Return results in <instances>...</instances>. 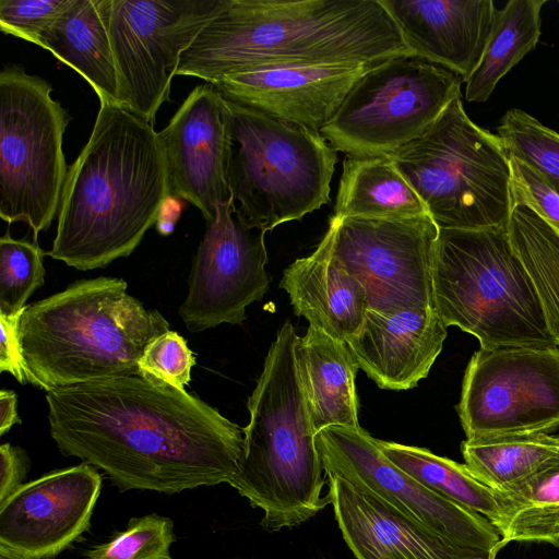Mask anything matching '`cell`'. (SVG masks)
I'll return each mask as SVG.
<instances>
[{"mask_svg":"<svg viewBox=\"0 0 559 559\" xmlns=\"http://www.w3.org/2000/svg\"><path fill=\"white\" fill-rule=\"evenodd\" d=\"M323 471L459 546L499 552L497 527L484 515L425 487L385 457L378 439L359 427L331 426L316 435Z\"/></svg>","mask_w":559,"mask_h":559,"instance_id":"cell-14","label":"cell"},{"mask_svg":"<svg viewBox=\"0 0 559 559\" xmlns=\"http://www.w3.org/2000/svg\"><path fill=\"white\" fill-rule=\"evenodd\" d=\"M0 559H38L0 544Z\"/></svg>","mask_w":559,"mask_h":559,"instance_id":"cell-40","label":"cell"},{"mask_svg":"<svg viewBox=\"0 0 559 559\" xmlns=\"http://www.w3.org/2000/svg\"><path fill=\"white\" fill-rule=\"evenodd\" d=\"M462 82L416 56L384 60L357 81L320 133L347 156L390 155L435 123L461 96Z\"/></svg>","mask_w":559,"mask_h":559,"instance_id":"cell-10","label":"cell"},{"mask_svg":"<svg viewBox=\"0 0 559 559\" xmlns=\"http://www.w3.org/2000/svg\"><path fill=\"white\" fill-rule=\"evenodd\" d=\"M175 538L169 518L155 513L133 518L124 531L90 550L87 559H171Z\"/></svg>","mask_w":559,"mask_h":559,"instance_id":"cell-33","label":"cell"},{"mask_svg":"<svg viewBox=\"0 0 559 559\" xmlns=\"http://www.w3.org/2000/svg\"><path fill=\"white\" fill-rule=\"evenodd\" d=\"M415 56L380 0H225L175 75L214 84L269 64L382 62Z\"/></svg>","mask_w":559,"mask_h":559,"instance_id":"cell-3","label":"cell"},{"mask_svg":"<svg viewBox=\"0 0 559 559\" xmlns=\"http://www.w3.org/2000/svg\"><path fill=\"white\" fill-rule=\"evenodd\" d=\"M545 3L546 0H510L502 9H496L483 56L465 82L468 102H486L498 82L536 47Z\"/></svg>","mask_w":559,"mask_h":559,"instance_id":"cell-26","label":"cell"},{"mask_svg":"<svg viewBox=\"0 0 559 559\" xmlns=\"http://www.w3.org/2000/svg\"><path fill=\"white\" fill-rule=\"evenodd\" d=\"M429 215L390 155L346 156L335 218H411Z\"/></svg>","mask_w":559,"mask_h":559,"instance_id":"cell-25","label":"cell"},{"mask_svg":"<svg viewBox=\"0 0 559 559\" xmlns=\"http://www.w3.org/2000/svg\"><path fill=\"white\" fill-rule=\"evenodd\" d=\"M280 287L297 316L344 342L359 332L369 309L362 285L335 259L329 229L310 255L284 270Z\"/></svg>","mask_w":559,"mask_h":559,"instance_id":"cell-22","label":"cell"},{"mask_svg":"<svg viewBox=\"0 0 559 559\" xmlns=\"http://www.w3.org/2000/svg\"><path fill=\"white\" fill-rule=\"evenodd\" d=\"M507 229L559 346V230L526 205L512 206Z\"/></svg>","mask_w":559,"mask_h":559,"instance_id":"cell-30","label":"cell"},{"mask_svg":"<svg viewBox=\"0 0 559 559\" xmlns=\"http://www.w3.org/2000/svg\"><path fill=\"white\" fill-rule=\"evenodd\" d=\"M112 0H75L39 37L49 50L86 80L100 104H120L110 41Z\"/></svg>","mask_w":559,"mask_h":559,"instance_id":"cell-24","label":"cell"},{"mask_svg":"<svg viewBox=\"0 0 559 559\" xmlns=\"http://www.w3.org/2000/svg\"><path fill=\"white\" fill-rule=\"evenodd\" d=\"M497 132L509 155L534 169L559 194V133L518 108L503 115Z\"/></svg>","mask_w":559,"mask_h":559,"instance_id":"cell-31","label":"cell"},{"mask_svg":"<svg viewBox=\"0 0 559 559\" xmlns=\"http://www.w3.org/2000/svg\"><path fill=\"white\" fill-rule=\"evenodd\" d=\"M20 316L8 318L0 314V371L11 373L20 383H27L19 342Z\"/></svg>","mask_w":559,"mask_h":559,"instance_id":"cell-38","label":"cell"},{"mask_svg":"<svg viewBox=\"0 0 559 559\" xmlns=\"http://www.w3.org/2000/svg\"><path fill=\"white\" fill-rule=\"evenodd\" d=\"M332 252L365 288L369 309H436L433 263L439 228L429 215L335 218Z\"/></svg>","mask_w":559,"mask_h":559,"instance_id":"cell-12","label":"cell"},{"mask_svg":"<svg viewBox=\"0 0 559 559\" xmlns=\"http://www.w3.org/2000/svg\"><path fill=\"white\" fill-rule=\"evenodd\" d=\"M432 281L444 325L472 334L480 348L558 346L507 226L439 229Z\"/></svg>","mask_w":559,"mask_h":559,"instance_id":"cell-6","label":"cell"},{"mask_svg":"<svg viewBox=\"0 0 559 559\" xmlns=\"http://www.w3.org/2000/svg\"><path fill=\"white\" fill-rule=\"evenodd\" d=\"M326 497L356 559H496V551L453 544L414 524L376 497L328 476Z\"/></svg>","mask_w":559,"mask_h":559,"instance_id":"cell-19","label":"cell"},{"mask_svg":"<svg viewBox=\"0 0 559 559\" xmlns=\"http://www.w3.org/2000/svg\"><path fill=\"white\" fill-rule=\"evenodd\" d=\"M495 523L501 545L547 543L559 547V452L515 486L498 491Z\"/></svg>","mask_w":559,"mask_h":559,"instance_id":"cell-27","label":"cell"},{"mask_svg":"<svg viewBox=\"0 0 559 559\" xmlns=\"http://www.w3.org/2000/svg\"><path fill=\"white\" fill-rule=\"evenodd\" d=\"M416 57L466 82L491 32V0H380Z\"/></svg>","mask_w":559,"mask_h":559,"instance_id":"cell-21","label":"cell"},{"mask_svg":"<svg viewBox=\"0 0 559 559\" xmlns=\"http://www.w3.org/2000/svg\"><path fill=\"white\" fill-rule=\"evenodd\" d=\"M457 412L466 439L549 433L559 427V348H479Z\"/></svg>","mask_w":559,"mask_h":559,"instance_id":"cell-11","label":"cell"},{"mask_svg":"<svg viewBox=\"0 0 559 559\" xmlns=\"http://www.w3.org/2000/svg\"><path fill=\"white\" fill-rule=\"evenodd\" d=\"M46 401L60 452L104 471L121 491L228 484L242 460L243 428L197 395L140 374L55 389Z\"/></svg>","mask_w":559,"mask_h":559,"instance_id":"cell-1","label":"cell"},{"mask_svg":"<svg viewBox=\"0 0 559 559\" xmlns=\"http://www.w3.org/2000/svg\"><path fill=\"white\" fill-rule=\"evenodd\" d=\"M37 241L0 239V314L21 316L31 295L45 283L44 255Z\"/></svg>","mask_w":559,"mask_h":559,"instance_id":"cell-32","label":"cell"},{"mask_svg":"<svg viewBox=\"0 0 559 559\" xmlns=\"http://www.w3.org/2000/svg\"><path fill=\"white\" fill-rule=\"evenodd\" d=\"M439 229L506 227L511 213L510 155L454 98L419 138L390 154Z\"/></svg>","mask_w":559,"mask_h":559,"instance_id":"cell-8","label":"cell"},{"mask_svg":"<svg viewBox=\"0 0 559 559\" xmlns=\"http://www.w3.org/2000/svg\"><path fill=\"white\" fill-rule=\"evenodd\" d=\"M158 134L169 195L192 203L206 223L212 222L216 206L231 198L227 183L230 135L225 98L210 83L195 86Z\"/></svg>","mask_w":559,"mask_h":559,"instance_id":"cell-16","label":"cell"},{"mask_svg":"<svg viewBox=\"0 0 559 559\" xmlns=\"http://www.w3.org/2000/svg\"><path fill=\"white\" fill-rule=\"evenodd\" d=\"M378 63L269 64L226 75L212 85L227 100L320 132L357 81Z\"/></svg>","mask_w":559,"mask_h":559,"instance_id":"cell-18","label":"cell"},{"mask_svg":"<svg viewBox=\"0 0 559 559\" xmlns=\"http://www.w3.org/2000/svg\"><path fill=\"white\" fill-rule=\"evenodd\" d=\"M225 0H112L110 41L120 104L154 124L179 57Z\"/></svg>","mask_w":559,"mask_h":559,"instance_id":"cell-13","label":"cell"},{"mask_svg":"<svg viewBox=\"0 0 559 559\" xmlns=\"http://www.w3.org/2000/svg\"><path fill=\"white\" fill-rule=\"evenodd\" d=\"M445 337L447 326L436 309H368L359 332L346 343L379 388L402 391L427 377Z\"/></svg>","mask_w":559,"mask_h":559,"instance_id":"cell-20","label":"cell"},{"mask_svg":"<svg viewBox=\"0 0 559 559\" xmlns=\"http://www.w3.org/2000/svg\"><path fill=\"white\" fill-rule=\"evenodd\" d=\"M296 359L316 435L331 426L359 427V366L348 344L309 324L296 345Z\"/></svg>","mask_w":559,"mask_h":559,"instance_id":"cell-23","label":"cell"},{"mask_svg":"<svg viewBox=\"0 0 559 559\" xmlns=\"http://www.w3.org/2000/svg\"><path fill=\"white\" fill-rule=\"evenodd\" d=\"M511 206L526 205L559 230V194L530 166L510 155Z\"/></svg>","mask_w":559,"mask_h":559,"instance_id":"cell-36","label":"cell"},{"mask_svg":"<svg viewBox=\"0 0 559 559\" xmlns=\"http://www.w3.org/2000/svg\"><path fill=\"white\" fill-rule=\"evenodd\" d=\"M100 487V474L84 462L24 483L0 502V544L56 557L88 528Z\"/></svg>","mask_w":559,"mask_h":559,"instance_id":"cell-17","label":"cell"},{"mask_svg":"<svg viewBox=\"0 0 559 559\" xmlns=\"http://www.w3.org/2000/svg\"><path fill=\"white\" fill-rule=\"evenodd\" d=\"M167 331L168 321L129 295L126 281L105 276L27 305L17 328L27 383L46 392L139 374L145 348Z\"/></svg>","mask_w":559,"mask_h":559,"instance_id":"cell-4","label":"cell"},{"mask_svg":"<svg viewBox=\"0 0 559 559\" xmlns=\"http://www.w3.org/2000/svg\"><path fill=\"white\" fill-rule=\"evenodd\" d=\"M265 233L239 218L233 198L216 206L192 263L188 295L179 307L188 331L240 324L246 308L263 297L270 283Z\"/></svg>","mask_w":559,"mask_h":559,"instance_id":"cell-15","label":"cell"},{"mask_svg":"<svg viewBox=\"0 0 559 559\" xmlns=\"http://www.w3.org/2000/svg\"><path fill=\"white\" fill-rule=\"evenodd\" d=\"M298 340L287 320L269 348L247 403L242 460L228 483L263 511L269 533L299 526L330 503L322 497L324 471L297 367Z\"/></svg>","mask_w":559,"mask_h":559,"instance_id":"cell-5","label":"cell"},{"mask_svg":"<svg viewBox=\"0 0 559 559\" xmlns=\"http://www.w3.org/2000/svg\"><path fill=\"white\" fill-rule=\"evenodd\" d=\"M15 424H21L16 411V394L10 390L0 391V436Z\"/></svg>","mask_w":559,"mask_h":559,"instance_id":"cell-39","label":"cell"},{"mask_svg":"<svg viewBox=\"0 0 559 559\" xmlns=\"http://www.w3.org/2000/svg\"><path fill=\"white\" fill-rule=\"evenodd\" d=\"M154 124L119 104H100L92 133L70 166L57 233L46 252L76 270L130 255L169 198Z\"/></svg>","mask_w":559,"mask_h":559,"instance_id":"cell-2","label":"cell"},{"mask_svg":"<svg viewBox=\"0 0 559 559\" xmlns=\"http://www.w3.org/2000/svg\"><path fill=\"white\" fill-rule=\"evenodd\" d=\"M378 444L388 460L425 487L491 523L497 521L501 511L499 492L476 479L465 464L425 448L382 440Z\"/></svg>","mask_w":559,"mask_h":559,"instance_id":"cell-28","label":"cell"},{"mask_svg":"<svg viewBox=\"0 0 559 559\" xmlns=\"http://www.w3.org/2000/svg\"><path fill=\"white\" fill-rule=\"evenodd\" d=\"M464 464L487 487L507 490L534 474L559 452V435H518L466 439Z\"/></svg>","mask_w":559,"mask_h":559,"instance_id":"cell-29","label":"cell"},{"mask_svg":"<svg viewBox=\"0 0 559 559\" xmlns=\"http://www.w3.org/2000/svg\"><path fill=\"white\" fill-rule=\"evenodd\" d=\"M75 0H0V27L4 34L33 44Z\"/></svg>","mask_w":559,"mask_h":559,"instance_id":"cell-35","label":"cell"},{"mask_svg":"<svg viewBox=\"0 0 559 559\" xmlns=\"http://www.w3.org/2000/svg\"><path fill=\"white\" fill-rule=\"evenodd\" d=\"M52 86L16 64L0 72V216L34 234L58 216L68 175L63 134L70 116Z\"/></svg>","mask_w":559,"mask_h":559,"instance_id":"cell-9","label":"cell"},{"mask_svg":"<svg viewBox=\"0 0 559 559\" xmlns=\"http://www.w3.org/2000/svg\"><path fill=\"white\" fill-rule=\"evenodd\" d=\"M227 183L239 218L269 231L330 202L336 151L316 130L225 99Z\"/></svg>","mask_w":559,"mask_h":559,"instance_id":"cell-7","label":"cell"},{"mask_svg":"<svg viewBox=\"0 0 559 559\" xmlns=\"http://www.w3.org/2000/svg\"><path fill=\"white\" fill-rule=\"evenodd\" d=\"M195 357L187 341L177 332L167 331L153 340L139 360V374L179 390L191 381Z\"/></svg>","mask_w":559,"mask_h":559,"instance_id":"cell-34","label":"cell"},{"mask_svg":"<svg viewBox=\"0 0 559 559\" xmlns=\"http://www.w3.org/2000/svg\"><path fill=\"white\" fill-rule=\"evenodd\" d=\"M28 467L29 460L23 449L10 443L0 447V502L24 484Z\"/></svg>","mask_w":559,"mask_h":559,"instance_id":"cell-37","label":"cell"}]
</instances>
